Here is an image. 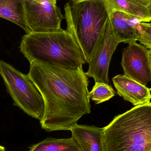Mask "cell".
I'll return each mask as SVG.
<instances>
[{
    "mask_svg": "<svg viewBox=\"0 0 151 151\" xmlns=\"http://www.w3.org/2000/svg\"><path fill=\"white\" fill-rule=\"evenodd\" d=\"M64 11L66 29L88 63L109 19L105 0H72L66 3Z\"/></svg>",
    "mask_w": 151,
    "mask_h": 151,
    "instance_id": "4",
    "label": "cell"
},
{
    "mask_svg": "<svg viewBox=\"0 0 151 151\" xmlns=\"http://www.w3.org/2000/svg\"><path fill=\"white\" fill-rule=\"evenodd\" d=\"M20 49L30 63L39 62L71 69L82 68L86 63L81 49L67 29L26 34Z\"/></svg>",
    "mask_w": 151,
    "mask_h": 151,
    "instance_id": "3",
    "label": "cell"
},
{
    "mask_svg": "<svg viewBox=\"0 0 151 151\" xmlns=\"http://www.w3.org/2000/svg\"><path fill=\"white\" fill-rule=\"evenodd\" d=\"M102 151H151V103L135 106L103 128Z\"/></svg>",
    "mask_w": 151,
    "mask_h": 151,
    "instance_id": "2",
    "label": "cell"
},
{
    "mask_svg": "<svg viewBox=\"0 0 151 151\" xmlns=\"http://www.w3.org/2000/svg\"><path fill=\"white\" fill-rule=\"evenodd\" d=\"M0 151H6V148L0 145Z\"/></svg>",
    "mask_w": 151,
    "mask_h": 151,
    "instance_id": "17",
    "label": "cell"
},
{
    "mask_svg": "<svg viewBox=\"0 0 151 151\" xmlns=\"http://www.w3.org/2000/svg\"><path fill=\"white\" fill-rule=\"evenodd\" d=\"M25 22L31 32L36 33L60 30L65 19L56 0H22Z\"/></svg>",
    "mask_w": 151,
    "mask_h": 151,
    "instance_id": "6",
    "label": "cell"
},
{
    "mask_svg": "<svg viewBox=\"0 0 151 151\" xmlns=\"http://www.w3.org/2000/svg\"><path fill=\"white\" fill-rule=\"evenodd\" d=\"M120 43L113 33L109 17L106 27L88 63L89 69L86 72L87 77L93 78L95 83L109 84V70L110 61Z\"/></svg>",
    "mask_w": 151,
    "mask_h": 151,
    "instance_id": "7",
    "label": "cell"
},
{
    "mask_svg": "<svg viewBox=\"0 0 151 151\" xmlns=\"http://www.w3.org/2000/svg\"><path fill=\"white\" fill-rule=\"evenodd\" d=\"M0 76L13 100L14 106L18 107L28 115L41 121L45 112L44 99L28 75L1 60Z\"/></svg>",
    "mask_w": 151,
    "mask_h": 151,
    "instance_id": "5",
    "label": "cell"
},
{
    "mask_svg": "<svg viewBox=\"0 0 151 151\" xmlns=\"http://www.w3.org/2000/svg\"><path fill=\"white\" fill-rule=\"evenodd\" d=\"M28 76L44 99L40 121L47 132L70 130L78 120L90 114L89 79L82 68L71 69L33 61Z\"/></svg>",
    "mask_w": 151,
    "mask_h": 151,
    "instance_id": "1",
    "label": "cell"
},
{
    "mask_svg": "<svg viewBox=\"0 0 151 151\" xmlns=\"http://www.w3.org/2000/svg\"><path fill=\"white\" fill-rule=\"evenodd\" d=\"M117 94L135 106L150 102L151 88L128 77L118 75L112 79Z\"/></svg>",
    "mask_w": 151,
    "mask_h": 151,
    "instance_id": "9",
    "label": "cell"
},
{
    "mask_svg": "<svg viewBox=\"0 0 151 151\" xmlns=\"http://www.w3.org/2000/svg\"><path fill=\"white\" fill-rule=\"evenodd\" d=\"M70 131L82 151H102L103 128L77 124Z\"/></svg>",
    "mask_w": 151,
    "mask_h": 151,
    "instance_id": "12",
    "label": "cell"
},
{
    "mask_svg": "<svg viewBox=\"0 0 151 151\" xmlns=\"http://www.w3.org/2000/svg\"><path fill=\"white\" fill-rule=\"evenodd\" d=\"M110 24L116 38L121 43L130 44L137 42L140 32L137 18L120 11L109 15Z\"/></svg>",
    "mask_w": 151,
    "mask_h": 151,
    "instance_id": "10",
    "label": "cell"
},
{
    "mask_svg": "<svg viewBox=\"0 0 151 151\" xmlns=\"http://www.w3.org/2000/svg\"><path fill=\"white\" fill-rule=\"evenodd\" d=\"M0 17L20 26L26 32H31L24 15L22 0H0Z\"/></svg>",
    "mask_w": 151,
    "mask_h": 151,
    "instance_id": "13",
    "label": "cell"
},
{
    "mask_svg": "<svg viewBox=\"0 0 151 151\" xmlns=\"http://www.w3.org/2000/svg\"><path fill=\"white\" fill-rule=\"evenodd\" d=\"M121 65L124 76L146 86L151 81V49L137 42L124 48Z\"/></svg>",
    "mask_w": 151,
    "mask_h": 151,
    "instance_id": "8",
    "label": "cell"
},
{
    "mask_svg": "<svg viewBox=\"0 0 151 151\" xmlns=\"http://www.w3.org/2000/svg\"><path fill=\"white\" fill-rule=\"evenodd\" d=\"M28 151H82L72 137H48L31 147Z\"/></svg>",
    "mask_w": 151,
    "mask_h": 151,
    "instance_id": "14",
    "label": "cell"
},
{
    "mask_svg": "<svg viewBox=\"0 0 151 151\" xmlns=\"http://www.w3.org/2000/svg\"><path fill=\"white\" fill-rule=\"evenodd\" d=\"M115 95V91L111 86L101 83H95L89 93V98L91 99L95 104L107 101Z\"/></svg>",
    "mask_w": 151,
    "mask_h": 151,
    "instance_id": "15",
    "label": "cell"
},
{
    "mask_svg": "<svg viewBox=\"0 0 151 151\" xmlns=\"http://www.w3.org/2000/svg\"><path fill=\"white\" fill-rule=\"evenodd\" d=\"M140 32L137 41L148 49H151V24L150 23L139 22Z\"/></svg>",
    "mask_w": 151,
    "mask_h": 151,
    "instance_id": "16",
    "label": "cell"
},
{
    "mask_svg": "<svg viewBox=\"0 0 151 151\" xmlns=\"http://www.w3.org/2000/svg\"><path fill=\"white\" fill-rule=\"evenodd\" d=\"M109 15L115 11L137 18L141 22L151 21V0H105Z\"/></svg>",
    "mask_w": 151,
    "mask_h": 151,
    "instance_id": "11",
    "label": "cell"
}]
</instances>
